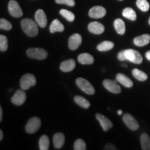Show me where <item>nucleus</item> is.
Instances as JSON below:
<instances>
[{"mask_svg": "<svg viewBox=\"0 0 150 150\" xmlns=\"http://www.w3.org/2000/svg\"><path fill=\"white\" fill-rule=\"evenodd\" d=\"M37 22L29 18H25L21 21V27L28 36L34 37L38 34V27Z\"/></svg>", "mask_w": 150, "mask_h": 150, "instance_id": "nucleus-1", "label": "nucleus"}, {"mask_svg": "<svg viewBox=\"0 0 150 150\" xmlns=\"http://www.w3.org/2000/svg\"><path fill=\"white\" fill-rule=\"evenodd\" d=\"M27 55L30 59L44 60L47 57L48 54L45 50L39 47H31L27 50Z\"/></svg>", "mask_w": 150, "mask_h": 150, "instance_id": "nucleus-2", "label": "nucleus"}, {"mask_svg": "<svg viewBox=\"0 0 150 150\" xmlns=\"http://www.w3.org/2000/svg\"><path fill=\"white\" fill-rule=\"evenodd\" d=\"M76 84L79 88L88 95H92L95 93V90L93 86L88 80L83 78H77L76 79Z\"/></svg>", "mask_w": 150, "mask_h": 150, "instance_id": "nucleus-3", "label": "nucleus"}, {"mask_svg": "<svg viewBox=\"0 0 150 150\" xmlns=\"http://www.w3.org/2000/svg\"><path fill=\"white\" fill-rule=\"evenodd\" d=\"M125 54L127 61H130L134 64H140L143 61L142 56L140 54V52L135 50L128 49V50H125Z\"/></svg>", "mask_w": 150, "mask_h": 150, "instance_id": "nucleus-4", "label": "nucleus"}, {"mask_svg": "<svg viewBox=\"0 0 150 150\" xmlns=\"http://www.w3.org/2000/svg\"><path fill=\"white\" fill-rule=\"evenodd\" d=\"M36 83V79L32 74H26L22 76L20 79V87L24 91L29 89L31 86H33Z\"/></svg>", "mask_w": 150, "mask_h": 150, "instance_id": "nucleus-5", "label": "nucleus"}, {"mask_svg": "<svg viewBox=\"0 0 150 150\" xmlns=\"http://www.w3.org/2000/svg\"><path fill=\"white\" fill-rule=\"evenodd\" d=\"M41 126V120L39 117H33L30 118L25 127V131L28 134H32L37 132Z\"/></svg>", "mask_w": 150, "mask_h": 150, "instance_id": "nucleus-6", "label": "nucleus"}, {"mask_svg": "<svg viewBox=\"0 0 150 150\" xmlns=\"http://www.w3.org/2000/svg\"><path fill=\"white\" fill-rule=\"evenodd\" d=\"M9 13L14 18H20L23 15L21 8L16 0H11L8 5Z\"/></svg>", "mask_w": 150, "mask_h": 150, "instance_id": "nucleus-7", "label": "nucleus"}, {"mask_svg": "<svg viewBox=\"0 0 150 150\" xmlns=\"http://www.w3.org/2000/svg\"><path fill=\"white\" fill-rule=\"evenodd\" d=\"M122 120L126 126L131 130L136 131L137 129H139V124L138 121L131 114L125 113L122 117Z\"/></svg>", "mask_w": 150, "mask_h": 150, "instance_id": "nucleus-8", "label": "nucleus"}, {"mask_svg": "<svg viewBox=\"0 0 150 150\" xmlns=\"http://www.w3.org/2000/svg\"><path fill=\"white\" fill-rule=\"evenodd\" d=\"M103 86L107 91L114 94L121 93V88L117 83V81L110 79H105L103 81Z\"/></svg>", "mask_w": 150, "mask_h": 150, "instance_id": "nucleus-9", "label": "nucleus"}, {"mask_svg": "<svg viewBox=\"0 0 150 150\" xmlns=\"http://www.w3.org/2000/svg\"><path fill=\"white\" fill-rule=\"evenodd\" d=\"M27 99V95L24 90H18L11 98V102L16 106H21L25 102Z\"/></svg>", "mask_w": 150, "mask_h": 150, "instance_id": "nucleus-10", "label": "nucleus"}, {"mask_svg": "<svg viewBox=\"0 0 150 150\" xmlns=\"http://www.w3.org/2000/svg\"><path fill=\"white\" fill-rule=\"evenodd\" d=\"M106 11L105 8L100 6H95L93 7L89 11L88 15L91 18L94 19H99L102 18L103 17L106 16Z\"/></svg>", "mask_w": 150, "mask_h": 150, "instance_id": "nucleus-11", "label": "nucleus"}, {"mask_svg": "<svg viewBox=\"0 0 150 150\" xmlns=\"http://www.w3.org/2000/svg\"><path fill=\"white\" fill-rule=\"evenodd\" d=\"M82 42L81 35L78 34V33H74L71 35L69 38L68 46L70 50H75L78 49L79 47L81 45Z\"/></svg>", "mask_w": 150, "mask_h": 150, "instance_id": "nucleus-12", "label": "nucleus"}, {"mask_svg": "<svg viewBox=\"0 0 150 150\" xmlns=\"http://www.w3.org/2000/svg\"><path fill=\"white\" fill-rule=\"evenodd\" d=\"M35 20L38 26L45 28L47 24V18L45 13L42 9H38L35 13Z\"/></svg>", "mask_w": 150, "mask_h": 150, "instance_id": "nucleus-13", "label": "nucleus"}, {"mask_svg": "<svg viewBox=\"0 0 150 150\" xmlns=\"http://www.w3.org/2000/svg\"><path fill=\"white\" fill-rule=\"evenodd\" d=\"M88 29L90 32L93 33V34L99 35L104 33L105 28L104 26L100 22H91L88 26Z\"/></svg>", "mask_w": 150, "mask_h": 150, "instance_id": "nucleus-14", "label": "nucleus"}, {"mask_svg": "<svg viewBox=\"0 0 150 150\" xmlns=\"http://www.w3.org/2000/svg\"><path fill=\"white\" fill-rule=\"evenodd\" d=\"M97 120L99 122L101 126H102V129H104V131H107L111 129L112 127V122L108 118H107L106 116L102 115L100 113H97L96 115Z\"/></svg>", "mask_w": 150, "mask_h": 150, "instance_id": "nucleus-15", "label": "nucleus"}, {"mask_svg": "<svg viewBox=\"0 0 150 150\" xmlns=\"http://www.w3.org/2000/svg\"><path fill=\"white\" fill-rule=\"evenodd\" d=\"M150 42V35L143 34L137 36L134 39V43L137 47H143Z\"/></svg>", "mask_w": 150, "mask_h": 150, "instance_id": "nucleus-16", "label": "nucleus"}, {"mask_svg": "<svg viewBox=\"0 0 150 150\" xmlns=\"http://www.w3.org/2000/svg\"><path fill=\"white\" fill-rule=\"evenodd\" d=\"M116 80H117V82H119L120 83L126 88H131L134 85L132 81L128 76H126L125 74H122V73H118L116 75Z\"/></svg>", "mask_w": 150, "mask_h": 150, "instance_id": "nucleus-17", "label": "nucleus"}, {"mask_svg": "<svg viewBox=\"0 0 150 150\" xmlns=\"http://www.w3.org/2000/svg\"><path fill=\"white\" fill-rule=\"evenodd\" d=\"M76 67V63L73 59L66 60L63 61L60 65V70L64 72H68L72 71Z\"/></svg>", "mask_w": 150, "mask_h": 150, "instance_id": "nucleus-18", "label": "nucleus"}, {"mask_svg": "<svg viewBox=\"0 0 150 150\" xmlns=\"http://www.w3.org/2000/svg\"><path fill=\"white\" fill-rule=\"evenodd\" d=\"M65 136L62 133H56L53 137V143L56 149H61L64 145Z\"/></svg>", "mask_w": 150, "mask_h": 150, "instance_id": "nucleus-19", "label": "nucleus"}, {"mask_svg": "<svg viewBox=\"0 0 150 150\" xmlns=\"http://www.w3.org/2000/svg\"><path fill=\"white\" fill-rule=\"evenodd\" d=\"M77 59L79 63L82 65H91L94 63V57L88 53L81 54Z\"/></svg>", "mask_w": 150, "mask_h": 150, "instance_id": "nucleus-20", "label": "nucleus"}, {"mask_svg": "<svg viewBox=\"0 0 150 150\" xmlns=\"http://www.w3.org/2000/svg\"><path fill=\"white\" fill-rule=\"evenodd\" d=\"M64 29V26L57 19H55V20H53V22H52L51 25L50 27V31L52 33L56 32H63Z\"/></svg>", "mask_w": 150, "mask_h": 150, "instance_id": "nucleus-21", "label": "nucleus"}, {"mask_svg": "<svg viewBox=\"0 0 150 150\" xmlns=\"http://www.w3.org/2000/svg\"><path fill=\"white\" fill-rule=\"evenodd\" d=\"M114 27L115 31L120 35H124L126 31L125 23L120 18H117L114 21Z\"/></svg>", "mask_w": 150, "mask_h": 150, "instance_id": "nucleus-22", "label": "nucleus"}, {"mask_svg": "<svg viewBox=\"0 0 150 150\" xmlns=\"http://www.w3.org/2000/svg\"><path fill=\"white\" fill-rule=\"evenodd\" d=\"M114 47V43L111 41H103L101 43H99L97 46V49L99 52H107L112 50Z\"/></svg>", "mask_w": 150, "mask_h": 150, "instance_id": "nucleus-23", "label": "nucleus"}, {"mask_svg": "<svg viewBox=\"0 0 150 150\" xmlns=\"http://www.w3.org/2000/svg\"><path fill=\"white\" fill-rule=\"evenodd\" d=\"M74 101L76 104H78L79 106L83 108H88L91 106V103L89 102L88 100H87L86 98H84L83 97L79 96H75L74 98Z\"/></svg>", "mask_w": 150, "mask_h": 150, "instance_id": "nucleus-24", "label": "nucleus"}, {"mask_svg": "<svg viewBox=\"0 0 150 150\" xmlns=\"http://www.w3.org/2000/svg\"><path fill=\"white\" fill-rule=\"evenodd\" d=\"M122 16L125 18L132 20V21L136 20L137 18V16L135 11L133 8H129V7H127V8L124 9L122 11Z\"/></svg>", "mask_w": 150, "mask_h": 150, "instance_id": "nucleus-25", "label": "nucleus"}, {"mask_svg": "<svg viewBox=\"0 0 150 150\" xmlns=\"http://www.w3.org/2000/svg\"><path fill=\"white\" fill-rule=\"evenodd\" d=\"M132 74L137 80L140 81H145L147 79L148 76L145 72H142L139 69L135 68L132 70Z\"/></svg>", "mask_w": 150, "mask_h": 150, "instance_id": "nucleus-26", "label": "nucleus"}, {"mask_svg": "<svg viewBox=\"0 0 150 150\" xmlns=\"http://www.w3.org/2000/svg\"><path fill=\"white\" fill-rule=\"evenodd\" d=\"M140 144L143 150H150V137L147 134H142L141 135Z\"/></svg>", "mask_w": 150, "mask_h": 150, "instance_id": "nucleus-27", "label": "nucleus"}, {"mask_svg": "<svg viewBox=\"0 0 150 150\" xmlns=\"http://www.w3.org/2000/svg\"><path fill=\"white\" fill-rule=\"evenodd\" d=\"M50 147V140L47 136L43 135L39 140V148L40 150H48Z\"/></svg>", "mask_w": 150, "mask_h": 150, "instance_id": "nucleus-28", "label": "nucleus"}, {"mask_svg": "<svg viewBox=\"0 0 150 150\" xmlns=\"http://www.w3.org/2000/svg\"><path fill=\"white\" fill-rule=\"evenodd\" d=\"M136 5L142 12H147L149 9V4L147 0H137Z\"/></svg>", "mask_w": 150, "mask_h": 150, "instance_id": "nucleus-29", "label": "nucleus"}, {"mask_svg": "<svg viewBox=\"0 0 150 150\" xmlns=\"http://www.w3.org/2000/svg\"><path fill=\"white\" fill-rule=\"evenodd\" d=\"M60 14L69 22H73L75 19V16L74 13L70 11L66 10V9H61L60 11Z\"/></svg>", "mask_w": 150, "mask_h": 150, "instance_id": "nucleus-30", "label": "nucleus"}, {"mask_svg": "<svg viewBox=\"0 0 150 150\" xmlns=\"http://www.w3.org/2000/svg\"><path fill=\"white\" fill-rule=\"evenodd\" d=\"M8 49V39L4 35H0V50L1 52H6Z\"/></svg>", "mask_w": 150, "mask_h": 150, "instance_id": "nucleus-31", "label": "nucleus"}, {"mask_svg": "<svg viewBox=\"0 0 150 150\" xmlns=\"http://www.w3.org/2000/svg\"><path fill=\"white\" fill-rule=\"evenodd\" d=\"M0 29L6 31H10L12 29V24L6 19L1 18L0 20Z\"/></svg>", "mask_w": 150, "mask_h": 150, "instance_id": "nucleus-32", "label": "nucleus"}, {"mask_svg": "<svg viewBox=\"0 0 150 150\" xmlns=\"http://www.w3.org/2000/svg\"><path fill=\"white\" fill-rule=\"evenodd\" d=\"M74 150H86V145L82 139H77L74 143Z\"/></svg>", "mask_w": 150, "mask_h": 150, "instance_id": "nucleus-33", "label": "nucleus"}, {"mask_svg": "<svg viewBox=\"0 0 150 150\" xmlns=\"http://www.w3.org/2000/svg\"><path fill=\"white\" fill-rule=\"evenodd\" d=\"M55 1L57 4H65L69 6H74L75 5L74 0H55Z\"/></svg>", "mask_w": 150, "mask_h": 150, "instance_id": "nucleus-34", "label": "nucleus"}, {"mask_svg": "<svg viewBox=\"0 0 150 150\" xmlns=\"http://www.w3.org/2000/svg\"><path fill=\"white\" fill-rule=\"evenodd\" d=\"M117 59L118 60L121 61H126V56H125V50H122V51L120 52L117 54Z\"/></svg>", "mask_w": 150, "mask_h": 150, "instance_id": "nucleus-35", "label": "nucleus"}, {"mask_svg": "<svg viewBox=\"0 0 150 150\" xmlns=\"http://www.w3.org/2000/svg\"><path fill=\"white\" fill-rule=\"evenodd\" d=\"M104 149H106V150H107V149H117V148H116L115 146H114L113 145H112V144H110V143H108V144H107V145H106V146H105V147H104Z\"/></svg>", "mask_w": 150, "mask_h": 150, "instance_id": "nucleus-36", "label": "nucleus"}, {"mask_svg": "<svg viewBox=\"0 0 150 150\" xmlns=\"http://www.w3.org/2000/svg\"><path fill=\"white\" fill-rule=\"evenodd\" d=\"M145 56H146V59H147L148 61H150V50H149V51L146 52Z\"/></svg>", "mask_w": 150, "mask_h": 150, "instance_id": "nucleus-37", "label": "nucleus"}, {"mask_svg": "<svg viewBox=\"0 0 150 150\" xmlns=\"http://www.w3.org/2000/svg\"><path fill=\"white\" fill-rule=\"evenodd\" d=\"M2 116H3V112H2V108L0 106V122L2 120Z\"/></svg>", "mask_w": 150, "mask_h": 150, "instance_id": "nucleus-38", "label": "nucleus"}, {"mask_svg": "<svg viewBox=\"0 0 150 150\" xmlns=\"http://www.w3.org/2000/svg\"><path fill=\"white\" fill-rule=\"evenodd\" d=\"M3 136H4L3 131L1 130H0V140H1L3 139Z\"/></svg>", "mask_w": 150, "mask_h": 150, "instance_id": "nucleus-39", "label": "nucleus"}, {"mask_svg": "<svg viewBox=\"0 0 150 150\" xmlns=\"http://www.w3.org/2000/svg\"><path fill=\"white\" fill-rule=\"evenodd\" d=\"M117 114L118 115H122V110H117Z\"/></svg>", "mask_w": 150, "mask_h": 150, "instance_id": "nucleus-40", "label": "nucleus"}, {"mask_svg": "<svg viewBox=\"0 0 150 150\" xmlns=\"http://www.w3.org/2000/svg\"><path fill=\"white\" fill-rule=\"evenodd\" d=\"M148 22H149V24L150 25V18H149V21H148Z\"/></svg>", "mask_w": 150, "mask_h": 150, "instance_id": "nucleus-41", "label": "nucleus"}, {"mask_svg": "<svg viewBox=\"0 0 150 150\" xmlns=\"http://www.w3.org/2000/svg\"><path fill=\"white\" fill-rule=\"evenodd\" d=\"M120 1H122V0H120Z\"/></svg>", "mask_w": 150, "mask_h": 150, "instance_id": "nucleus-42", "label": "nucleus"}]
</instances>
